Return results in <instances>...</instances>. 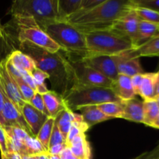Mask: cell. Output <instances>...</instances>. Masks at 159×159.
<instances>
[{
	"label": "cell",
	"mask_w": 159,
	"mask_h": 159,
	"mask_svg": "<svg viewBox=\"0 0 159 159\" xmlns=\"http://www.w3.org/2000/svg\"><path fill=\"white\" fill-rule=\"evenodd\" d=\"M135 57H156L159 56V33L153 37L132 50Z\"/></svg>",
	"instance_id": "cell-21"
},
{
	"label": "cell",
	"mask_w": 159,
	"mask_h": 159,
	"mask_svg": "<svg viewBox=\"0 0 159 159\" xmlns=\"http://www.w3.org/2000/svg\"><path fill=\"white\" fill-rule=\"evenodd\" d=\"M152 159H159V155H157V156H155V158H153Z\"/></svg>",
	"instance_id": "cell-50"
},
{
	"label": "cell",
	"mask_w": 159,
	"mask_h": 159,
	"mask_svg": "<svg viewBox=\"0 0 159 159\" xmlns=\"http://www.w3.org/2000/svg\"><path fill=\"white\" fill-rule=\"evenodd\" d=\"M9 12L12 16L32 17L41 28L58 21L57 0H16Z\"/></svg>",
	"instance_id": "cell-7"
},
{
	"label": "cell",
	"mask_w": 159,
	"mask_h": 159,
	"mask_svg": "<svg viewBox=\"0 0 159 159\" xmlns=\"http://www.w3.org/2000/svg\"><path fill=\"white\" fill-rule=\"evenodd\" d=\"M22 159H37L35 155H30V156H26V157H23L22 158Z\"/></svg>",
	"instance_id": "cell-48"
},
{
	"label": "cell",
	"mask_w": 159,
	"mask_h": 159,
	"mask_svg": "<svg viewBox=\"0 0 159 159\" xmlns=\"http://www.w3.org/2000/svg\"><path fill=\"white\" fill-rule=\"evenodd\" d=\"M139 22V17L133 9L128 13L116 20L112 26L111 30L128 38L135 47Z\"/></svg>",
	"instance_id": "cell-11"
},
{
	"label": "cell",
	"mask_w": 159,
	"mask_h": 159,
	"mask_svg": "<svg viewBox=\"0 0 159 159\" xmlns=\"http://www.w3.org/2000/svg\"><path fill=\"white\" fill-rule=\"evenodd\" d=\"M158 27H159V24H158Z\"/></svg>",
	"instance_id": "cell-52"
},
{
	"label": "cell",
	"mask_w": 159,
	"mask_h": 159,
	"mask_svg": "<svg viewBox=\"0 0 159 159\" xmlns=\"http://www.w3.org/2000/svg\"><path fill=\"white\" fill-rule=\"evenodd\" d=\"M115 56L88 54L81 59L89 66L115 82L119 76Z\"/></svg>",
	"instance_id": "cell-9"
},
{
	"label": "cell",
	"mask_w": 159,
	"mask_h": 159,
	"mask_svg": "<svg viewBox=\"0 0 159 159\" xmlns=\"http://www.w3.org/2000/svg\"><path fill=\"white\" fill-rule=\"evenodd\" d=\"M37 159H50L49 158V154L48 152H44V153H41L40 155H35Z\"/></svg>",
	"instance_id": "cell-44"
},
{
	"label": "cell",
	"mask_w": 159,
	"mask_h": 159,
	"mask_svg": "<svg viewBox=\"0 0 159 159\" xmlns=\"http://www.w3.org/2000/svg\"><path fill=\"white\" fill-rule=\"evenodd\" d=\"M79 110L81 111V115L83 118L84 122L89 127L98 123L112 119L102 113L96 105L81 107L79 109Z\"/></svg>",
	"instance_id": "cell-20"
},
{
	"label": "cell",
	"mask_w": 159,
	"mask_h": 159,
	"mask_svg": "<svg viewBox=\"0 0 159 159\" xmlns=\"http://www.w3.org/2000/svg\"><path fill=\"white\" fill-rule=\"evenodd\" d=\"M4 101H5V93L2 89L1 83H0V124L4 127L5 126V121L2 117V110L3 107H4Z\"/></svg>",
	"instance_id": "cell-39"
},
{
	"label": "cell",
	"mask_w": 159,
	"mask_h": 159,
	"mask_svg": "<svg viewBox=\"0 0 159 159\" xmlns=\"http://www.w3.org/2000/svg\"><path fill=\"white\" fill-rule=\"evenodd\" d=\"M85 37L88 54L115 56L135 48L130 40L111 29L86 33Z\"/></svg>",
	"instance_id": "cell-5"
},
{
	"label": "cell",
	"mask_w": 159,
	"mask_h": 159,
	"mask_svg": "<svg viewBox=\"0 0 159 159\" xmlns=\"http://www.w3.org/2000/svg\"><path fill=\"white\" fill-rule=\"evenodd\" d=\"M159 95V70L155 72V97Z\"/></svg>",
	"instance_id": "cell-43"
},
{
	"label": "cell",
	"mask_w": 159,
	"mask_h": 159,
	"mask_svg": "<svg viewBox=\"0 0 159 159\" xmlns=\"http://www.w3.org/2000/svg\"><path fill=\"white\" fill-rule=\"evenodd\" d=\"M0 152H1V158H2L8 152L6 133L5 131L4 127L1 124H0Z\"/></svg>",
	"instance_id": "cell-36"
},
{
	"label": "cell",
	"mask_w": 159,
	"mask_h": 159,
	"mask_svg": "<svg viewBox=\"0 0 159 159\" xmlns=\"http://www.w3.org/2000/svg\"><path fill=\"white\" fill-rule=\"evenodd\" d=\"M132 0H104L101 4L78 11L65 21L83 34L111 29L113 23L134 9Z\"/></svg>",
	"instance_id": "cell-2"
},
{
	"label": "cell",
	"mask_w": 159,
	"mask_h": 159,
	"mask_svg": "<svg viewBox=\"0 0 159 159\" xmlns=\"http://www.w3.org/2000/svg\"><path fill=\"white\" fill-rule=\"evenodd\" d=\"M66 146L77 158L91 159V148L85 134L78 135Z\"/></svg>",
	"instance_id": "cell-16"
},
{
	"label": "cell",
	"mask_w": 159,
	"mask_h": 159,
	"mask_svg": "<svg viewBox=\"0 0 159 159\" xmlns=\"http://www.w3.org/2000/svg\"><path fill=\"white\" fill-rule=\"evenodd\" d=\"M24 143L26 144V148H27L29 156H30V155H37L41 153L48 152L46 149L43 148V146L42 145L41 143L35 137L30 136Z\"/></svg>",
	"instance_id": "cell-32"
},
{
	"label": "cell",
	"mask_w": 159,
	"mask_h": 159,
	"mask_svg": "<svg viewBox=\"0 0 159 159\" xmlns=\"http://www.w3.org/2000/svg\"><path fill=\"white\" fill-rule=\"evenodd\" d=\"M9 26L16 31L13 36L18 43L30 42L51 53H56L61 50L32 17L12 16V26Z\"/></svg>",
	"instance_id": "cell-6"
},
{
	"label": "cell",
	"mask_w": 159,
	"mask_h": 159,
	"mask_svg": "<svg viewBox=\"0 0 159 159\" xmlns=\"http://www.w3.org/2000/svg\"><path fill=\"white\" fill-rule=\"evenodd\" d=\"M0 83L5 95L21 113L25 101L19 89L18 85L6 69V61L2 62L0 65Z\"/></svg>",
	"instance_id": "cell-10"
},
{
	"label": "cell",
	"mask_w": 159,
	"mask_h": 159,
	"mask_svg": "<svg viewBox=\"0 0 159 159\" xmlns=\"http://www.w3.org/2000/svg\"><path fill=\"white\" fill-rule=\"evenodd\" d=\"M66 144H56V145L50 147L48 150V153L50 155H59L61 153L62 151L66 148Z\"/></svg>",
	"instance_id": "cell-38"
},
{
	"label": "cell",
	"mask_w": 159,
	"mask_h": 159,
	"mask_svg": "<svg viewBox=\"0 0 159 159\" xmlns=\"http://www.w3.org/2000/svg\"><path fill=\"white\" fill-rule=\"evenodd\" d=\"M59 156H60L61 159H79L71 153V150L68 147H66L62 151Z\"/></svg>",
	"instance_id": "cell-41"
},
{
	"label": "cell",
	"mask_w": 159,
	"mask_h": 159,
	"mask_svg": "<svg viewBox=\"0 0 159 159\" xmlns=\"http://www.w3.org/2000/svg\"><path fill=\"white\" fill-rule=\"evenodd\" d=\"M68 59L71 65L76 81L84 85L113 89L114 82L89 66L82 59L71 57H68Z\"/></svg>",
	"instance_id": "cell-8"
},
{
	"label": "cell",
	"mask_w": 159,
	"mask_h": 159,
	"mask_svg": "<svg viewBox=\"0 0 159 159\" xmlns=\"http://www.w3.org/2000/svg\"><path fill=\"white\" fill-rule=\"evenodd\" d=\"M159 33L158 25L140 20L138 35L135 41V48L147 42Z\"/></svg>",
	"instance_id": "cell-22"
},
{
	"label": "cell",
	"mask_w": 159,
	"mask_h": 159,
	"mask_svg": "<svg viewBox=\"0 0 159 159\" xmlns=\"http://www.w3.org/2000/svg\"><path fill=\"white\" fill-rule=\"evenodd\" d=\"M152 127H154V128H157V129H159V114L158 115V116L156 117V119L154 120V122L152 123V126H151Z\"/></svg>",
	"instance_id": "cell-45"
},
{
	"label": "cell",
	"mask_w": 159,
	"mask_h": 159,
	"mask_svg": "<svg viewBox=\"0 0 159 159\" xmlns=\"http://www.w3.org/2000/svg\"><path fill=\"white\" fill-rule=\"evenodd\" d=\"M49 158L50 159H61L59 155H49Z\"/></svg>",
	"instance_id": "cell-47"
},
{
	"label": "cell",
	"mask_w": 159,
	"mask_h": 159,
	"mask_svg": "<svg viewBox=\"0 0 159 159\" xmlns=\"http://www.w3.org/2000/svg\"><path fill=\"white\" fill-rule=\"evenodd\" d=\"M62 98L67 108L71 111L87 106L121 102L112 89L84 85L76 80Z\"/></svg>",
	"instance_id": "cell-4"
},
{
	"label": "cell",
	"mask_w": 159,
	"mask_h": 159,
	"mask_svg": "<svg viewBox=\"0 0 159 159\" xmlns=\"http://www.w3.org/2000/svg\"><path fill=\"white\" fill-rule=\"evenodd\" d=\"M158 155H159V144L155 149H153L151 152H147V153L143 154V155H141L139 157L141 159H152Z\"/></svg>",
	"instance_id": "cell-40"
},
{
	"label": "cell",
	"mask_w": 159,
	"mask_h": 159,
	"mask_svg": "<svg viewBox=\"0 0 159 159\" xmlns=\"http://www.w3.org/2000/svg\"><path fill=\"white\" fill-rule=\"evenodd\" d=\"M134 6L146 8L159 13V0H132Z\"/></svg>",
	"instance_id": "cell-33"
},
{
	"label": "cell",
	"mask_w": 159,
	"mask_h": 159,
	"mask_svg": "<svg viewBox=\"0 0 159 159\" xmlns=\"http://www.w3.org/2000/svg\"><path fill=\"white\" fill-rule=\"evenodd\" d=\"M134 10L135 11L138 16L139 17L140 20L141 21L148 22V23L159 24V13L158 12L152 11L151 9H146L142 7H134Z\"/></svg>",
	"instance_id": "cell-31"
},
{
	"label": "cell",
	"mask_w": 159,
	"mask_h": 159,
	"mask_svg": "<svg viewBox=\"0 0 159 159\" xmlns=\"http://www.w3.org/2000/svg\"><path fill=\"white\" fill-rule=\"evenodd\" d=\"M115 57L116 68L119 75H124L132 78L137 75L144 73L140 63V58L135 57L132 50L118 54Z\"/></svg>",
	"instance_id": "cell-12"
},
{
	"label": "cell",
	"mask_w": 159,
	"mask_h": 159,
	"mask_svg": "<svg viewBox=\"0 0 159 159\" xmlns=\"http://www.w3.org/2000/svg\"><path fill=\"white\" fill-rule=\"evenodd\" d=\"M144 109V122L146 126L151 127L156 117L159 114V107L156 101L154 99L143 101Z\"/></svg>",
	"instance_id": "cell-27"
},
{
	"label": "cell",
	"mask_w": 159,
	"mask_h": 159,
	"mask_svg": "<svg viewBox=\"0 0 159 159\" xmlns=\"http://www.w3.org/2000/svg\"><path fill=\"white\" fill-rule=\"evenodd\" d=\"M16 42L15 37L5 30L4 36L0 38V65L8 58L11 53L17 50L15 47Z\"/></svg>",
	"instance_id": "cell-25"
},
{
	"label": "cell",
	"mask_w": 159,
	"mask_h": 159,
	"mask_svg": "<svg viewBox=\"0 0 159 159\" xmlns=\"http://www.w3.org/2000/svg\"><path fill=\"white\" fill-rule=\"evenodd\" d=\"M65 144V140L64 138L63 135L59 130L57 124L54 122V125L53 127L52 132H51V138L49 141V148L52 146L56 145V144Z\"/></svg>",
	"instance_id": "cell-35"
},
{
	"label": "cell",
	"mask_w": 159,
	"mask_h": 159,
	"mask_svg": "<svg viewBox=\"0 0 159 159\" xmlns=\"http://www.w3.org/2000/svg\"><path fill=\"white\" fill-rule=\"evenodd\" d=\"M155 73H145L143 74L142 83L139 91L141 96L145 100L155 99Z\"/></svg>",
	"instance_id": "cell-26"
},
{
	"label": "cell",
	"mask_w": 159,
	"mask_h": 159,
	"mask_svg": "<svg viewBox=\"0 0 159 159\" xmlns=\"http://www.w3.org/2000/svg\"><path fill=\"white\" fill-rule=\"evenodd\" d=\"M42 97H43L47 110L51 117L55 119L60 112L67 108L62 96L52 90H49L48 93L42 95Z\"/></svg>",
	"instance_id": "cell-17"
},
{
	"label": "cell",
	"mask_w": 159,
	"mask_h": 159,
	"mask_svg": "<svg viewBox=\"0 0 159 159\" xmlns=\"http://www.w3.org/2000/svg\"><path fill=\"white\" fill-rule=\"evenodd\" d=\"M74 113L75 112L71 111L68 108H65L55 117V124L63 135L65 143L71 125L74 122Z\"/></svg>",
	"instance_id": "cell-24"
},
{
	"label": "cell",
	"mask_w": 159,
	"mask_h": 159,
	"mask_svg": "<svg viewBox=\"0 0 159 159\" xmlns=\"http://www.w3.org/2000/svg\"><path fill=\"white\" fill-rule=\"evenodd\" d=\"M113 91L121 101L134 99L136 96L132 86L131 78L124 75H119L114 83Z\"/></svg>",
	"instance_id": "cell-19"
},
{
	"label": "cell",
	"mask_w": 159,
	"mask_h": 159,
	"mask_svg": "<svg viewBox=\"0 0 159 159\" xmlns=\"http://www.w3.org/2000/svg\"><path fill=\"white\" fill-rule=\"evenodd\" d=\"M34 81L36 86V92L40 93V95H43L49 91L45 85V80L47 79H49V76L48 74L43 72V71L40 70L39 68H36L32 72L30 73Z\"/></svg>",
	"instance_id": "cell-30"
},
{
	"label": "cell",
	"mask_w": 159,
	"mask_h": 159,
	"mask_svg": "<svg viewBox=\"0 0 159 159\" xmlns=\"http://www.w3.org/2000/svg\"><path fill=\"white\" fill-rule=\"evenodd\" d=\"M29 103L31 104L34 108L38 110L39 111L42 112L43 113L46 114L47 116H50L49 113H48V110H47L46 107H45V104H44V102H43L42 95H40V93H36L35 94H34V96H33L32 99H30Z\"/></svg>",
	"instance_id": "cell-34"
},
{
	"label": "cell",
	"mask_w": 159,
	"mask_h": 159,
	"mask_svg": "<svg viewBox=\"0 0 159 159\" xmlns=\"http://www.w3.org/2000/svg\"><path fill=\"white\" fill-rule=\"evenodd\" d=\"M134 159H141V158H140V157H138V158H134Z\"/></svg>",
	"instance_id": "cell-51"
},
{
	"label": "cell",
	"mask_w": 159,
	"mask_h": 159,
	"mask_svg": "<svg viewBox=\"0 0 159 159\" xmlns=\"http://www.w3.org/2000/svg\"><path fill=\"white\" fill-rule=\"evenodd\" d=\"M1 159H22L20 154L16 152H8L6 155Z\"/></svg>",
	"instance_id": "cell-42"
},
{
	"label": "cell",
	"mask_w": 159,
	"mask_h": 159,
	"mask_svg": "<svg viewBox=\"0 0 159 159\" xmlns=\"http://www.w3.org/2000/svg\"><path fill=\"white\" fill-rule=\"evenodd\" d=\"M42 29L71 58L81 59L88 54L85 34L66 21H54Z\"/></svg>",
	"instance_id": "cell-3"
},
{
	"label": "cell",
	"mask_w": 159,
	"mask_h": 159,
	"mask_svg": "<svg viewBox=\"0 0 159 159\" xmlns=\"http://www.w3.org/2000/svg\"><path fill=\"white\" fill-rule=\"evenodd\" d=\"M18 50L34 60L36 68L48 75L51 90L62 97L75 82L71 64L62 50L51 53L27 41L19 43Z\"/></svg>",
	"instance_id": "cell-1"
},
{
	"label": "cell",
	"mask_w": 159,
	"mask_h": 159,
	"mask_svg": "<svg viewBox=\"0 0 159 159\" xmlns=\"http://www.w3.org/2000/svg\"><path fill=\"white\" fill-rule=\"evenodd\" d=\"M82 0H57L58 21H65L82 7Z\"/></svg>",
	"instance_id": "cell-23"
},
{
	"label": "cell",
	"mask_w": 159,
	"mask_h": 159,
	"mask_svg": "<svg viewBox=\"0 0 159 159\" xmlns=\"http://www.w3.org/2000/svg\"><path fill=\"white\" fill-rule=\"evenodd\" d=\"M2 117L5 121L4 127H19L27 132L30 135L33 136L29 126L23 118V114L16 109L14 104L8 99L5 95L4 107L2 110ZM34 137V136H33Z\"/></svg>",
	"instance_id": "cell-13"
},
{
	"label": "cell",
	"mask_w": 159,
	"mask_h": 159,
	"mask_svg": "<svg viewBox=\"0 0 159 159\" xmlns=\"http://www.w3.org/2000/svg\"><path fill=\"white\" fill-rule=\"evenodd\" d=\"M155 100L156 101L157 103H158V107H159V95H158V96H155Z\"/></svg>",
	"instance_id": "cell-49"
},
{
	"label": "cell",
	"mask_w": 159,
	"mask_h": 159,
	"mask_svg": "<svg viewBox=\"0 0 159 159\" xmlns=\"http://www.w3.org/2000/svg\"><path fill=\"white\" fill-rule=\"evenodd\" d=\"M21 113L30 129L33 136L36 138L49 116L34 108L31 104L27 102H25L23 104Z\"/></svg>",
	"instance_id": "cell-14"
},
{
	"label": "cell",
	"mask_w": 159,
	"mask_h": 159,
	"mask_svg": "<svg viewBox=\"0 0 159 159\" xmlns=\"http://www.w3.org/2000/svg\"><path fill=\"white\" fill-rule=\"evenodd\" d=\"M143 74H144V73H143ZM143 74L137 75L133 76V77L131 78L132 86H133L135 95H139L140 88H141V83H142Z\"/></svg>",
	"instance_id": "cell-37"
},
{
	"label": "cell",
	"mask_w": 159,
	"mask_h": 159,
	"mask_svg": "<svg viewBox=\"0 0 159 159\" xmlns=\"http://www.w3.org/2000/svg\"><path fill=\"white\" fill-rule=\"evenodd\" d=\"M7 61L16 69L22 71H26L30 74L36 68L34 60L27 54H24L18 49L11 53L10 55L8 57Z\"/></svg>",
	"instance_id": "cell-18"
},
{
	"label": "cell",
	"mask_w": 159,
	"mask_h": 159,
	"mask_svg": "<svg viewBox=\"0 0 159 159\" xmlns=\"http://www.w3.org/2000/svg\"><path fill=\"white\" fill-rule=\"evenodd\" d=\"M98 108L106 116L110 118H123L124 107L122 102H111L97 105Z\"/></svg>",
	"instance_id": "cell-28"
},
{
	"label": "cell",
	"mask_w": 159,
	"mask_h": 159,
	"mask_svg": "<svg viewBox=\"0 0 159 159\" xmlns=\"http://www.w3.org/2000/svg\"><path fill=\"white\" fill-rule=\"evenodd\" d=\"M121 102L124 107L123 119L143 124L144 122L143 101L134 98L129 100L121 101Z\"/></svg>",
	"instance_id": "cell-15"
},
{
	"label": "cell",
	"mask_w": 159,
	"mask_h": 159,
	"mask_svg": "<svg viewBox=\"0 0 159 159\" xmlns=\"http://www.w3.org/2000/svg\"><path fill=\"white\" fill-rule=\"evenodd\" d=\"M54 122H55V119L49 116L43 125V127L40 130L39 133L37 134V137H36L37 140L41 143L43 148L46 149L47 152L49 148V141L50 138H51V132H52L53 130V127L54 125Z\"/></svg>",
	"instance_id": "cell-29"
},
{
	"label": "cell",
	"mask_w": 159,
	"mask_h": 159,
	"mask_svg": "<svg viewBox=\"0 0 159 159\" xmlns=\"http://www.w3.org/2000/svg\"><path fill=\"white\" fill-rule=\"evenodd\" d=\"M5 34V29H4V26H2L0 22V38L2 37Z\"/></svg>",
	"instance_id": "cell-46"
}]
</instances>
